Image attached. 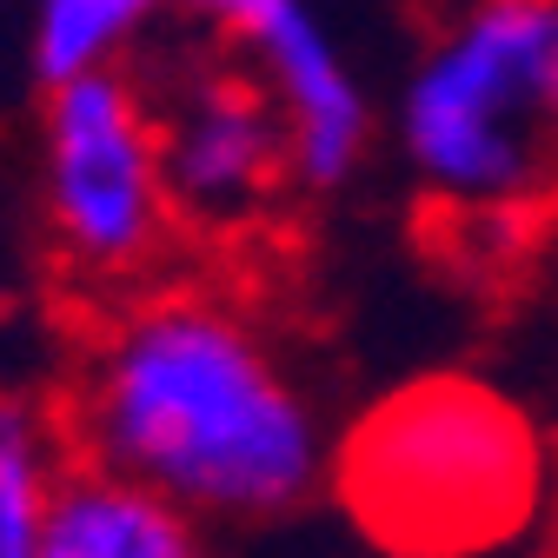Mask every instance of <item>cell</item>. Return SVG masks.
Returning a JSON list of instances; mask_svg holds the SVG:
<instances>
[{"mask_svg": "<svg viewBox=\"0 0 558 558\" xmlns=\"http://www.w3.org/2000/svg\"><path fill=\"white\" fill-rule=\"evenodd\" d=\"M326 478L379 558H506L551 499L525 405L465 373L386 392L326 459Z\"/></svg>", "mask_w": 558, "mask_h": 558, "instance_id": "3957f363", "label": "cell"}, {"mask_svg": "<svg viewBox=\"0 0 558 558\" xmlns=\"http://www.w3.org/2000/svg\"><path fill=\"white\" fill-rule=\"evenodd\" d=\"M392 154L465 233L519 240L558 199V0H452L399 74Z\"/></svg>", "mask_w": 558, "mask_h": 558, "instance_id": "7a4b0ae2", "label": "cell"}, {"mask_svg": "<svg viewBox=\"0 0 558 558\" xmlns=\"http://www.w3.org/2000/svg\"><path fill=\"white\" fill-rule=\"evenodd\" d=\"M60 433L47 426V412L0 392V558H34L47 499L60 485Z\"/></svg>", "mask_w": 558, "mask_h": 558, "instance_id": "9c48e42d", "label": "cell"}, {"mask_svg": "<svg viewBox=\"0 0 558 558\" xmlns=\"http://www.w3.org/2000/svg\"><path fill=\"white\" fill-rule=\"evenodd\" d=\"M180 0H34L27 8V60L34 81L60 87L81 74H113L147 47Z\"/></svg>", "mask_w": 558, "mask_h": 558, "instance_id": "ba28073f", "label": "cell"}, {"mask_svg": "<svg viewBox=\"0 0 558 558\" xmlns=\"http://www.w3.org/2000/svg\"><path fill=\"white\" fill-rule=\"evenodd\" d=\"M40 214H47L60 259L81 279H126L160 253L173 227L160 120L126 66L47 87Z\"/></svg>", "mask_w": 558, "mask_h": 558, "instance_id": "277c9868", "label": "cell"}, {"mask_svg": "<svg viewBox=\"0 0 558 558\" xmlns=\"http://www.w3.org/2000/svg\"><path fill=\"white\" fill-rule=\"evenodd\" d=\"M74 446L193 519H279L326 485V426L272 339L220 293L167 287L94 339Z\"/></svg>", "mask_w": 558, "mask_h": 558, "instance_id": "6da1fadb", "label": "cell"}, {"mask_svg": "<svg viewBox=\"0 0 558 558\" xmlns=\"http://www.w3.org/2000/svg\"><path fill=\"white\" fill-rule=\"evenodd\" d=\"M34 558H206V545L199 519L167 493L81 459L53 485Z\"/></svg>", "mask_w": 558, "mask_h": 558, "instance_id": "52a82bcc", "label": "cell"}, {"mask_svg": "<svg viewBox=\"0 0 558 558\" xmlns=\"http://www.w3.org/2000/svg\"><path fill=\"white\" fill-rule=\"evenodd\" d=\"M180 14L220 40L279 107L293 186L339 193L366 167L379 107L319 0H180Z\"/></svg>", "mask_w": 558, "mask_h": 558, "instance_id": "5b68a950", "label": "cell"}, {"mask_svg": "<svg viewBox=\"0 0 558 558\" xmlns=\"http://www.w3.org/2000/svg\"><path fill=\"white\" fill-rule=\"evenodd\" d=\"M154 120H160V167H167L173 220L199 233H233L259 220L272 193L293 180L279 107L233 53L186 66L173 94L154 107Z\"/></svg>", "mask_w": 558, "mask_h": 558, "instance_id": "8992f818", "label": "cell"}]
</instances>
